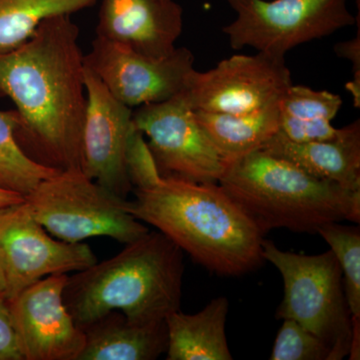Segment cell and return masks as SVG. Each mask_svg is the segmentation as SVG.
<instances>
[{"label":"cell","mask_w":360,"mask_h":360,"mask_svg":"<svg viewBox=\"0 0 360 360\" xmlns=\"http://www.w3.org/2000/svg\"><path fill=\"white\" fill-rule=\"evenodd\" d=\"M78 37L71 15L56 16L25 44L0 54V96L15 104L21 148L58 170L82 169L87 97Z\"/></svg>","instance_id":"1"},{"label":"cell","mask_w":360,"mask_h":360,"mask_svg":"<svg viewBox=\"0 0 360 360\" xmlns=\"http://www.w3.org/2000/svg\"><path fill=\"white\" fill-rule=\"evenodd\" d=\"M132 193L129 212L210 272L240 276L265 262L264 234L219 184L162 176L155 186Z\"/></svg>","instance_id":"2"},{"label":"cell","mask_w":360,"mask_h":360,"mask_svg":"<svg viewBox=\"0 0 360 360\" xmlns=\"http://www.w3.org/2000/svg\"><path fill=\"white\" fill-rule=\"evenodd\" d=\"M184 251L160 231H148L115 257L68 276L66 307L78 328L111 311L151 323L180 309Z\"/></svg>","instance_id":"3"},{"label":"cell","mask_w":360,"mask_h":360,"mask_svg":"<svg viewBox=\"0 0 360 360\" xmlns=\"http://www.w3.org/2000/svg\"><path fill=\"white\" fill-rule=\"evenodd\" d=\"M219 184L264 236L276 229L316 233L330 222H360V191L316 179L262 149L229 163Z\"/></svg>","instance_id":"4"},{"label":"cell","mask_w":360,"mask_h":360,"mask_svg":"<svg viewBox=\"0 0 360 360\" xmlns=\"http://www.w3.org/2000/svg\"><path fill=\"white\" fill-rule=\"evenodd\" d=\"M262 257L283 279V300L277 319H293L328 345L333 360L349 354L352 317L348 307L342 270L333 250L304 255L281 250L262 241Z\"/></svg>","instance_id":"5"},{"label":"cell","mask_w":360,"mask_h":360,"mask_svg":"<svg viewBox=\"0 0 360 360\" xmlns=\"http://www.w3.org/2000/svg\"><path fill=\"white\" fill-rule=\"evenodd\" d=\"M25 201L51 236L68 243L104 236L125 245L149 231L129 212L127 198L89 179L80 168L59 170Z\"/></svg>","instance_id":"6"},{"label":"cell","mask_w":360,"mask_h":360,"mask_svg":"<svg viewBox=\"0 0 360 360\" xmlns=\"http://www.w3.org/2000/svg\"><path fill=\"white\" fill-rule=\"evenodd\" d=\"M236 20L222 28L233 49L285 56L290 49L354 25L347 0H227Z\"/></svg>","instance_id":"7"},{"label":"cell","mask_w":360,"mask_h":360,"mask_svg":"<svg viewBox=\"0 0 360 360\" xmlns=\"http://www.w3.org/2000/svg\"><path fill=\"white\" fill-rule=\"evenodd\" d=\"M132 122L148 137L162 176L219 184L227 163L196 120L184 90L162 103L139 106Z\"/></svg>","instance_id":"8"},{"label":"cell","mask_w":360,"mask_h":360,"mask_svg":"<svg viewBox=\"0 0 360 360\" xmlns=\"http://www.w3.org/2000/svg\"><path fill=\"white\" fill-rule=\"evenodd\" d=\"M292 85L283 56L236 54L212 70L189 75L186 91L193 110L245 115L276 105Z\"/></svg>","instance_id":"9"},{"label":"cell","mask_w":360,"mask_h":360,"mask_svg":"<svg viewBox=\"0 0 360 360\" xmlns=\"http://www.w3.org/2000/svg\"><path fill=\"white\" fill-rule=\"evenodd\" d=\"M0 255L6 302L44 277L80 271L97 262L89 245L52 238L25 201L0 210Z\"/></svg>","instance_id":"10"},{"label":"cell","mask_w":360,"mask_h":360,"mask_svg":"<svg viewBox=\"0 0 360 360\" xmlns=\"http://www.w3.org/2000/svg\"><path fill=\"white\" fill-rule=\"evenodd\" d=\"M194 59L186 47H176L163 58H151L96 37L84 63L117 101L132 108L162 103L184 91Z\"/></svg>","instance_id":"11"},{"label":"cell","mask_w":360,"mask_h":360,"mask_svg":"<svg viewBox=\"0 0 360 360\" xmlns=\"http://www.w3.org/2000/svg\"><path fill=\"white\" fill-rule=\"evenodd\" d=\"M68 274H54L27 286L6 302L22 360H78L84 331L63 300Z\"/></svg>","instance_id":"12"},{"label":"cell","mask_w":360,"mask_h":360,"mask_svg":"<svg viewBox=\"0 0 360 360\" xmlns=\"http://www.w3.org/2000/svg\"><path fill=\"white\" fill-rule=\"evenodd\" d=\"M84 82L87 103L82 170L97 184L127 198L134 191L125 165L127 143L134 129V112L117 101L86 65Z\"/></svg>","instance_id":"13"},{"label":"cell","mask_w":360,"mask_h":360,"mask_svg":"<svg viewBox=\"0 0 360 360\" xmlns=\"http://www.w3.org/2000/svg\"><path fill=\"white\" fill-rule=\"evenodd\" d=\"M97 37L163 58L174 51L184 11L174 0H101Z\"/></svg>","instance_id":"14"},{"label":"cell","mask_w":360,"mask_h":360,"mask_svg":"<svg viewBox=\"0 0 360 360\" xmlns=\"http://www.w3.org/2000/svg\"><path fill=\"white\" fill-rule=\"evenodd\" d=\"M260 149L316 179L360 191L359 120L338 129V134L326 141L295 142L276 134Z\"/></svg>","instance_id":"15"},{"label":"cell","mask_w":360,"mask_h":360,"mask_svg":"<svg viewBox=\"0 0 360 360\" xmlns=\"http://www.w3.org/2000/svg\"><path fill=\"white\" fill-rule=\"evenodd\" d=\"M84 331L85 345L78 360H155L167 354L165 321L137 323L111 311Z\"/></svg>","instance_id":"16"},{"label":"cell","mask_w":360,"mask_h":360,"mask_svg":"<svg viewBox=\"0 0 360 360\" xmlns=\"http://www.w3.org/2000/svg\"><path fill=\"white\" fill-rule=\"evenodd\" d=\"M229 310V300L219 296L198 314L179 309L168 315L167 359L231 360L225 335Z\"/></svg>","instance_id":"17"},{"label":"cell","mask_w":360,"mask_h":360,"mask_svg":"<svg viewBox=\"0 0 360 360\" xmlns=\"http://www.w3.org/2000/svg\"><path fill=\"white\" fill-rule=\"evenodd\" d=\"M278 105L245 115L194 110V115L229 165L262 148L278 132Z\"/></svg>","instance_id":"18"},{"label":"cell","mask_w":360,"mask_h":360,"mask_svg":"<svg viewBox=\"0 0 360 360\" xmlns=\"http://www.w3.org/2000/svg\"><path fill=\"white\" fill-rule=\"evenodd\" d=\"M342 98L328 90L291 85L279 103L278 132L295 142L326 141L338 134L331 122Z\"/></svg>","instance_id":"19"},{"label":"cell","mask_w":360,"mask_h":360,"mask_svg":"<svg viewBox=\"0 0 360 360\" xmlns=\"http://www.w3.org/2000/svg\"><path fill=\"white\" fill-rule=\"evenodd\" d=\"M101 0H0V54L25 44L44 20L71 15Z\"/></svg>","instance_id":"20"},{"label":"cell","mask_w":360,"mask_h":360,"mask_svg":"<svg viewBox=\"0 0 360 360\" xmlns=\"http://www.w3.org/2000/svg\"><path fill=\"white\" fill-rule=\"evenodd\" d=\"M18 124L15 110L0 111V187L25 196L59 170L37 162L23 150L16 137Z\"/></svg>","instance_id":"21"},{"label":"cell","mask_w":360,"mask_h":360,"mask_svg":"<svg viewBox=\"0 0 360 360\" xmlns=\"http://www.w3.org/2000/svg\"><path fill=\"white\" fill-rule=\"evenodd\" d=\"M335 253L342 270L343 285L352 319H360V229L340 222L322 225L317 231Z\"/></svg>","instance_id":"22"},{"label":"cell","mask_w":360,"mask_h":360,"mask_svg":"<svg viewBox=\"0 0 360 360\" xmlns=\"http://www.w3.org/2000/svg\"><path fill=\"white\" fill-rule=\"evenodd\" d=\"M270 360H333L331 349L321 338L293 319H283Z\"/></svg>","instance_id":"23"},{"label":"cell","mask_w":360,"mask_h":360,"mask_svg":"<svg viewBox=\"0 0 360 360\" xmlns=\"http://www.w3.org/2000/svg\"><path fill=\"white\" fill-rule=\"evenodd\" d=\"M125 165L134 189L148 188L162 177L143 134L135 127L127 143Z\"/></svg>","instance_id":"24"},{"label":"cell","mask_w":360,"mask_h":360,"mask_svg":"<svg viewBox=\"0 0 360 360\" xmlns=\"http://www.w3.org/2000/svg\"><path fill=\"white\" fill-rule=\"evenodd\" d=\"M0 360H22L6 302H0Z\"/></svg>","instance_id":"25"},{"label":"cell","mask_w":360,"mask_h":360,"mask_svg":"<svg viewBox=\"0 0 360 360\" xmlns=\"http://www.w3.org/2000/svg\"><path fill=\"white\" fill-rule=\"evenodd\" d=\"M359 32L356 39L349 41L338 44L335 46V52L341 58L350 59L354 65V79L347 84V89L352 92L354 96V104L356 108L360 105V39Z\"/></svg>","instance_id":"26"},{"label":"cell","mask_w":360,"mask_h":360,"mask_svg":"<svg viewBox=\"0 0 360 360\" xmlns=\"http://www.w3.org/2000/svg\"><path fill=\"white\" fill-rule=\"evenodd\" d=\"M22 201H25V196L22 194L7 191V189L0 187V210L6 206L18 205Z\"/></svg>","instance_id":"27"},{"label":"cell","mask_w":360,"mask_h":360,"mask_svg":"<svg viewBox=\"0 0 360 360\" xmlns=\"http://www.w3.org/2000/svg\"><path fill=\"white\" fill-rule=\"evenodd\" d=\"M7 281L6 269L0 255V302H6Z\"/></svg>","instance_id":"28"}]
</instances>
